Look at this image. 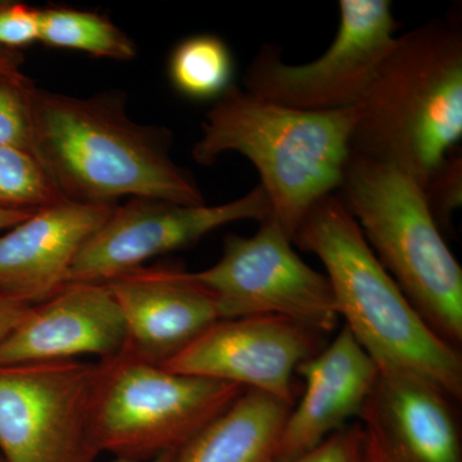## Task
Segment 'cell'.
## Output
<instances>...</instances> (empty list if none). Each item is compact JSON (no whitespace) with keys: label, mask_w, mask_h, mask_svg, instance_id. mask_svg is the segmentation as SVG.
<instances>
[{"label":"cell","mask_w":462,"mask_h":462,"mask_svg":"<svg viewBox=\"0 0 462 462\" xmlns=\"http://www.w3.org/2000/svg\"><path fill=\"white\" fill-rule=\"evenodd\" d=\"M29 98L32 153L67 200L206 205L196 179L170 154L169 130L133 121L120 93L78 98L32 84Z\"/></svg>","instance_id":"1"},{"label":"cell","mask_w":462,"mask_h":462,"mask_svg":"<svg viewBox=\"0 0 462 462\" xmlns=\"http://www.w3.org/2000/svg\"><path fill=\"white\" fill-rule=\"evenodd\" d=\"M293 243L324 264L339 319L379 372L428 380L461 401L460 349L439 338L413 309L338 194L310 208Z\"/></svg>","instance_id":"2"},{"label":"cell","mask_w":462,"mask_h":462,"mask_svg":"<svg viewBox=\"0 0 462 462\" xmlns=\"http://www.w3.org/2000/svg\"><path fill=\"white\" fill-rule=\"evenodd\" d=\"M461 138V23L433 20L397 36L358 105L351 152L424 188Z\"/></svg>","instance_id":"3"},{"label":"cell","mask_w":462,"mask_h":462,"mask_svg":"<svg viewBox=\"0 0 462 462\" xmlns=\"http://www.w3.org/2000/svg\"><path fill=\"white\" fill-rule=\"evenodd\" d=\"M357 118L358 106L300 111L233 85L207 114L191 154L205 166L229 152L248 158L260 173L272 217L293 242L310 208L339 190Z\"/></svg>","instance_id":"4"},{"label":"cell","mask_w":462,"mask_h":462,"mask_svg":"<svg viewBox=\"0 0 462 462\" xmlns=\"http://www.w3.org/2000/svg\"><path fill=\"white\" fill-rule=\"evenodd\" d=\"M338 197L379 263L439 338L462 345V269L411 176L351 152Z\"/></svg>","instance_id":"5"},{"label":"cell","mask_w":462,"mask_h":462,"mask_svg":"<svg viewBox=\"0 0 462 462\" xmlns=\"http://www.w3.org/2000/svg\"><path fill=\"white\" fill-rule=\"evenodd\" d=\"M243 391L231 383L170 372L124 349L96 364L94 439L100 454L121 460L178 452Z\"/></svg>","instance_id":"6"},{"label":"cell","mask_w":462,"mask_h":462,"mask_svg":"<svg viewBox=\"0 0 462 462\" xmlns=\"http://www.w3.org/2000/svg\"><path fill=\"white\" fill-rule=\"evenodd\" d=\"M396 30L388 0H340L338 32L322 56L291 65L281 48L264 44L249 63L243 89L300 111L356 107L393 47Z\"/></svg>","instance_id":"7"},{"label":"cell","mask_w":462,"mask_h":462,"mask_svg":"<svg viewBox=\"0 0 462 462\" xmlns=\"http://www.w3.org/2000/svg\"><path fill=\"white\" fill-rule=\"evenodd\" d=\"M96 364L0 366V449L5 462H94Z\"/></svg>","instance_id":"8"},{"label":"cell","mask_w":462,"mask_h":462,"mask_svg":"<svg viewBox=\"0 0 462 462\" xmlns=\"http://www.w3.org/2000/svg\"><path fill=\"white\" fill-rule=\"evenodd\" d=\"M194 281L215 297L223 320L256 315H279L330 333L339 315L330 282L293 249L273 217L260 223L254 236H229L223 256Z\"/></svg>","instance_id":"9"},{"label":"cell","mask_w":462,"mask_h":462,"mask_svg":"<svg viewBox=\"0 0 462 462\" xmlns=\"http://www.w3.org/2000/svg\"><path fill=\"white\" fill-rule=\"evenodd\" d=\"M272 217V205L260 184L231 202L187 206L133 199L117 207L76 256L69 282H107L142 267L151 258L189 247L207 234L243 220Z\"/></svg>","instance_id":"10"},{"label":"cell","mask_w":462,"mask_h":462,"mask_svg":"<svg viewBox=\"0 0 462 462\" xmlns=\"http://www.w3.org/2000/svg\"><path fill=\"white\" fill-rule=\"evenodd\" d=\"M322 336L279 315L220 320L162 366L263 392L294 406V374L324 348Z\"/></svg>","instance_id":"11"},{"label":"cell","mask_w":462,"mask_h":462,"mask_svg":"<svg viewBox=\"0 0 462 462\" xmlns=\"http://www.w3.org/2000/svg\"><path fill=\"white\" fill-rule=\"evenodd\" d=\"M458 402L428 380L379 372L358 415L374 462H462Z\"/></svg>","instance_id":"12"},{"label":"cell","mask_w":462,"mask_h":462,"mask_svg":"<svg viewBox=\"0 0 462 462\" xmlns=\"http://www.w3.org/2000/svg\"><path fill=\"white\" fill-rule=\"evenodd\" d=\"M125 346L123 312L107 282H69L30 307L0 342V366L75 360L80 355H97L102 361Z\"/></svg>","instance_id":"13"},{"label":"cell","mask_w":462,"mask_h":462,"mask_svg":"<svg viewBox=\"0 0 462 462\" xmlns=\"http://www.w3.org/2000/svg\"><path fill=\"white\" fill-rule=\"evenodd\" d=\"M106 282L123 312L124 349L149 363H169L223 320L215 297L182 270L142 266Z\"/></svg>","instance_id":"14"},{"label":"cell","mask_w":462,"mask_h":462,"mask_svg":"<svg viewBox=\"0 0 462 462\" xmlns=\"http://www.w3.org/2000/svg\"><path fill=\"white\" fill-rule=\"evenodd\" d=\"M117 206L63 200L33 212L0 236V293L29 305L54 296L69 281L80 249Z\"/></svg>","instance_id":"15"},{"label":"cell","mask_w":462,"mask_h":462,"mask_svg":"<svg viewBox=\"0 0 462 462\" xmlns=\"http://www.w3.org/2000/svg\"><path fill=\"white\" fill-rule=\"evenodd\" d=\"M305 392L291 407L279 445L278 462H291L320 445L360 415L379 370L348 328L298 366Z\"/></svg>","instance_id":"16"},{"label":"cell","mask_w":462,"mask_h":462,"mask_svg":"<svg viewBox=\"0 0 462 462\" xmlns=\"http://www.w3.org/2000/svg\"><path fill=\"white\" fill-rule=\"evenodd\" d=\"M291 407L270 394L245 389L176 452L173 462H278Z\"/></svg>","instance_id":"17"},{"label":"cell","mask_w":462,"mask_h":462,"mask_svg":"<svg viewBox=\"0 0 462 462\" xmlns=\"http://www.w3.org/2000/svg\"><path fill=\"white\" fill-rule=\"evenodd\" d=\"M167 72L180 96L216 102L233 87L236 63L229 45L220 36L199 33L173 48Z\"/></svg>","instance_id":"18"},{"label":"cell","mask_w":462,"mask_h":462,"mask_svg":"<svg viewBox=\"0 0 462 462\" xmlns=\"http://www.w3.org/2000/svg\"><path fill=\"white\" fill-rule=\"evenodd\" d=\"M39 42L51 48L116 60L136 56L135 42L123 30L107 17L80 9H39Z\"/></svg>","instance_id":"19"},{"label":"cell","mask_w":462,"mask_h":462,"mask_svg":"<svg viewBox=\"0 0 462 462\" xmlns=\"http://www.w3.org/2000/svg\"><path fill=\"white\" fill-rule=\"evenodd\" d=\"M67 200L32 152L0 147V207L36 212Z\"/></svg>","instance_id":"20"},{"label":"cell","mask_w":462,"mask_h":462,"mask_svg":"<svg viewBox=\"0 0 462 462\" xmlns=\"http://www.w3.org/2000/svg\"><path fill=\"white\" fill-rule=\"evenodd\" d=\"M32 84L23 74L0 78V147L32 152Z\"/></svg>","instance_id":"21"},{"label":"cell","mask_w":462,"mask_h":462,"mask_svg":"<svg viewBox=\"0 0 462 462\" xmlns=\"http://www.w3.org/2000/svg\"><path fill=\"white\" fill-rule=\"evenodd\" d=\"M422 189L438 226L446 227L462 203V157L457 148L448 154Z\"/></svg>","instance_id":"22"},{"label":"cell","mask_w":462,"mask_h":462,"mask_svg":"<svg viewBox=\"0 0 462 462\" xmlns=\"http://www.w3.org/2000/svg\"><path fill=\"white\" fill-rule=\"evenodd\" d=\"M291 462H374L360 422L346 425Z\"/></svg>","instance_id":"23"},{"label":"cell","mask_w":462,"mask_h":462,"mask_svg":"<svg viewBox=\"0 0 462 462\" xmlns=\"http://www.w3.org/2000/svg\"><path fill=\"white\" fill-rule=\"evenodd\" d=\"M39 42V9L3 2L0 5V48L14 51Z\"/></svg>","instance_id":"24"},{"label":"cell","mask_w":462,"mask_h":462,"mask_svg":"<svg viewBox=\"0 0 462 462\" xmlns=\"http://www.w3.org/2000/svg\"><path fill=\"white\" fill-rule=\"evenodd\" d=\"M32 306L17 298L0 293V342L17 327Z\"/></svg>","instance_id":"25"},{"label":"cell","mask_w":462,"mask_h":462,"mask_svg":"<svg viewBox=\"0 0 462 462\" xmlns=\"http://www.w3.org/2000/svg\"><path fill=\"white\" fill-rule=\"evenodd\" d=\"M21 58L14 51L0 48V78L20 75Z\"/></svg>","instance_id":"26"},{"label":"cell","mask_w":462,"mask_h":462,"mask_svg":"<svg viewBox=\"0 0 462 462\" xmlns=\"http://www.w3.org/2000/svg\"><path fill=\"white\" fill-rule=\"evenodd\" d=\"M32 214V212L16 211V209L3 208V207H0V231L16 226V225L25 221L26 218H29Z\"/></svg>","instance_id":"27"},{"label":"cell","mask_w":462,"mask_h":462,"mask_svg":"<svg viewBox=\"0 0 462 462\" xmlns=\"http://www.w3.org/2000/svg\"><path fill=\"white\" fill-rule=\"evenodd\" d=\"M176 452H170V454H163L157 456V457L151 458V460L145 461H133V460H121V458H116L114 462H173Z\"/></svg>","instance_id":"28"},{"label":"cell","mask_w":462,"mask_h":462,"mask_svg":"<svg viewBox=\"0 0 462 462\" xmlns=\"http://www.w3.org/2000/svg\"><path fill=\"white\" fill-rule=\"evenodd\" d=\"M3 2H0V5H2Z\"/></svg>","instance_id":"29"}]
</instances>
